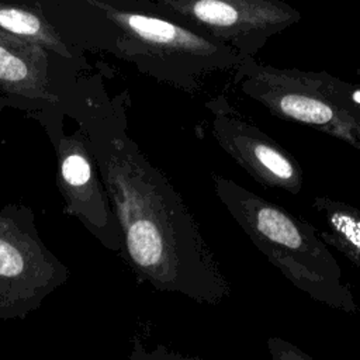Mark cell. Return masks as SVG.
Returning <instances> with one entry per match:
<instances>
[{
    "mask_svg": "<svg viewBox=\"0 0 360 360\" xmlns=\"http://www.w3.org/2000/svg\"><path fill=\"white\" fill-rule=\"evenodd\" d=\"M311 207L323 224L325 243L360 267V210L328 195L314 197Z\"/></svg>",
    "mask_w": 360,
    "mask_h": 360,
    "instance_id": "11",
    "label": "cell"
},
{
    "mask_svg": "<svg viewBox=\"0 0 360 360\" xmlns=\"http://www.w3.org/2000/svg\"><path fill=\"white\" fill-rule=\"evenodd\" d=\"M211 177L221 204L291 284L333 309L357 312L350 284L312 224L232 179L218 173Z\"/></svg>",
    "mask_w": 360,
    "mask_h": 360,
    "instance_id": "2",
    "label": "cell"
},
{
    "mask_svg": "<svg viewBox=\"0 0 360 360\" xmlns=\"http://www.w3.org/2000/svg\"><path fill=\"white\" fill-rule=\"evenodd\" d=\"M77 66L42 45L0 30V96L27 115L62 111L79 83Z\"/></svg>",
    "mask_w": 360,
    "mask_h": 360,
    "instance_id": "8",
    "label": "cell"
},
{
    "mask_svg": "<svg viewBox=\"0 0 360 360\" xmlns=\"http://www.w3.org/2000/svg\"><path fill=\"white\" fill-rule=\"evenodd\" d=\"M233 83L271 115L311 127L360 152V83L328 72L264 65L256 56L242 58Z\"/></svg>",
    "mask_w": 360,
    "mask_h": 360,
    "instance_id": "4",
    "label": "cell"
},
{
    "mask_svg": "<svg viewBox=\"0 0 360 360\" xmlns=\"http://www.w3.org/2000/svg\"><path fill=\"white\" fill-rule=\"evenodd\" d=\"M68 266L45 245L31 207L0 208V319L22 321L66 284Z\"/></svg>",
    "mask_w": 360,
    "mask_h": 360,
    "instance_id": "5",
    "label": "cell"
},
{
    "mask_svg": "<svg viewBox=\"0 0 360 360\" xmlns=\"http://www.w3.org/2000/svg\"><path fill=\"white\" fill-rule=\"evenodd\" d=\"M0 30L37 42L70 62L77 60L62 32L37 7L0 0Z\"/></svg>",
    "mask_w": 360,
    "mask_h": 360,
    "instance_id": "10",
    "label": "cell"
},
{
    "mask_svg": "<svg viewBox=\"0 0 360 360\" xmlns=\"http://www.w3.org/2000/svg\"><path fill=\"white\" fill-rule=\"evenodd\" d=\"M112 25L105 48L132 63L141 73L188 94L197 93L205 77L233 70L243 55L163 14L139 11L115 0H86Z\"/></svg>",
    "mask_w": 360,
    "mask_h": 360,
    "instance_id": "3",
    "label": "cell"
},
{
    "mask_svg": "<svg viewBox=\"0 0 360 360\" xmlns=\"http://www.w3.org/2000/svg\"><path fill=\"white\" fill-rule=\"evenodd\" d=\"M211 112V134L218 146L255 181L298 194L304 186V170L297 159L270 135L243 120L225 96L205 103Z\"/></svg>",
    "mask_w": 360,
    "mask_h": 360,
    "instance_id": "9",
    "label": "cell"
},
{
    "mask_svg": "<svg viewBox=\"0 0 360 360\" xmlns=\"http://www.w3.org/2000/svg\"><path fill=\"white\" fill-rule=\"evenodd\" d=\"M7 107H10V103H8V100H7L6 97L0 96V117H1V112L4 111V108H7Z\"/></svg>",
    "mask_w": 360,
    "mask_h": 360,
    "instance_id": "13",
    "label": "cell"
},
{
    "mask_svg": "<svg viewBox=\"0 0 360 360\" xmlns=\"http://www.w3.org/2000/svg\"><path fill=\"white\" fill-rule=\"evenodd\" d=\"M44 127L56 156V186L63 214L76 218L105 249L120 253L122 235L84 131L65 132L62 111L31 115Z\"/></svg>",
    "mask_w": 360,
    "mask_h": 360,
    "instance_id": "6",
    "label": "cell"
},
{
    "mask_svg": "<svg viewBox=\"0 0 360 360\" xmlns=\"http://www.w3.org/2000/svg\"><path fill=\"white\" fill-rule=\"evenodd\" d=\"M269 350L273 359L276 360H311L312 357L298 347L292 346L291 343L280 339V338H270L269 339Z\"/></svg>",
    "mask_w": 360,
    "mask_h": 360,
    "instance_id": "12",
    "label": "cell"
},
{
    "mask_svg": "<svg viewBox=\"0 0 360 360\" xmlns=\"http://www.w3.org/2000/svg\"><path fill=\"white\" fill-rule=\"evenodd\" d=\"M158 13L256 56L267 41L301 21L284 0H146Z\"/></svg>",
    "mask_w": 360,
    "mask_h": 360,
    "instance_id": "7",
    "label": "cell"
},
{
    "mask_svg": "<svg viewBox=\"0 0 360 360\" xmlns=\"http://www.w3.org/2000/svg\"><path fill=\"white\" fill-rule=\"evenodd\" d=\"M128 103L127 91L108 96L80 77L62 108L89 139L121 229V256L155 291L218 305L229 283L181 194L131 136Z\"/></svg>",
    "mask_w": 360,
    "mask_h": 360,
    "instance_id": "1",
    "label": "cell"
}]
</instances>
